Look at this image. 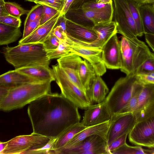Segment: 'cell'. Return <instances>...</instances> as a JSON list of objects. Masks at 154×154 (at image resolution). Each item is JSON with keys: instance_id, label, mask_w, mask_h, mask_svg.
<instances>
[{"instance_id": "1", "label": "cell", "mask_w": 154, "mask_h": 154, "mask_svg": "<svg viewBox=\"0 0 154 154\" xmlns=\"http://www.w3.org/2000/svg\"><path fill=\"white\" fill-rule=\"evenodd\" d=\"M27 113L32 133L57 138L66 129L80 122L78 107L61 94L50 93L29 104Z\"/></svg>"}, {"instance_id": "2", "label": "cell", "mask_w": 154, "mask_h": 154, "mask_svg": "<svg viewBox=\"0 0 154 154\" xmlns=\"http://www.w3.org/2000/svg\"><path fill=\"white\" fill-rule=\"evenodd\" d=\"M50 81H40L21 85L10 88L0 99V109L5 112L20 109L51 93Z\"/></svg>"}, {"instance_id": "3", "label": "cell", "mask_w": 154, "mask_h": 154, "mask_svg": "<svg viewBox=\"0 0 154 154\" xmlns=\"http://www.w3.org/2000/svg\"><path fill=\"white\" fill-rule=\"evenodd\" d=\"M2 53L6 61L15 69L33 65L49 67L50 60L42 44L7 46L3 48Z\"/></svg>"}, {"instance_id": "4", "label": "cell", "mask_w": 154, "mask_h": 154, "mask_svg": "<svg viewBox=\"0 0 154 154\" xmlns=\"http://www.w3.org/2000/svg\"><path fill=\"white\" fill-rule=\"evenodd\" d=\"M121 71L126 74H135L151 52L148 46L138 39L131 40L122 36L119 41Z\"/></svg>"}, {"instance_id": "5", "label": "cell", "mask_w": 154, "mask_h": 154, "mask_svg": "<svg viewBox=\"0 0 154 154\" xmlns=\"http://www.w3.org/2000/svg\"><path fill=\"white\" fill-rule=\"evenodd\" d=\"M135 74L119 78L106 97L105 100L112 116L119 113L130 100L136 81Z\"/></svg>"}, {"instance_id": "6", "label": "cell", "mask_w": 154, "mask_h": 154, "mask_svg": "<svg viewBox=\"0 0 154 154\" xmlns=\"http://www.w3.org/2000/svg\"><path fill=\"white\" fill-rule=\"evenodd\" d=\"M56 81L61 94L74 104L78 108L86 109L92 105L86 93L77 86L57 64L52 66Z\"/></svg>"}, {"instance_id": "7", "label": "cell", "mask_w": 154, "mask_h": 154, "mask_svg": "<svg viewBox=\"0 0 154 154\" xmlns=\"http://www.w3.org/2000/svg\"><path fill=\"white\" fill-rule=\"evenodd\" d=\"M112 5L99 10H87L81 8L69 10L65 14L66 18L85 26L92 28L95 25L112 21Z\"/></svg>"}, {"instance_id": "8", "label": "cell", "mask_w": 154, "mask_h": 154, "mask_svg": "<svg viewBox=\"0 0 154 154\" xmlns=\"http://www.w3.org/2000/svg\"><path fill=\"white\" fill-rule=\"evenodd\" d=\"M117 33L131 40L138 39V33L128 0H113Z\"/></svg>"}, {"instance_id": "9", "label": "cell", "mask_w": 154, "mask_h": 154, "mask_svg": "<svg viewBox=\"0 0 154 154\" xmlns=\"http://www.w3.org/2000/svg\"><path fill=\"white\" fill-rule=\"evenodd\" d=\"M51 139L33 133L19 135L7 141L0 154H24L28 150L44 146Z\"/></svg>"}, {"instance_id": "10", "label": "cell", "mask_w": 154, "mask_h": 154, "mask_svg": "<svg viewBox=\"0 0 154 154\" xmlns=\"http://www.w3.org/2000/svg\"><path fill=\"white\" fill-rule=\"evenodd\" d=\"M106 140L97 135L88 137L76 145L54 152L55 154H108Z\"/></svg>"}, {"instance_id": "11", "label": "cell", "mask_w": 154, "mask_h": 154, "mask_svg": "<svg viewBox=\"0 0 154 154\" xmlns=\"http://www.w3.org/2000/svg\"><path fill=\"white\" fill-rule=\"evenodd\" d=\"M132 113L136 123L154 117V85L143 84Z\"/></svg>"}, {"instance_id": "12", "label": "cell", "mask_w": 154, "mask_h": 154, "mask_svg": "<svg viewBox=\"0 0 154 154\" xmlns=\"http://www.w3.org/2000/svg\"><path fill=\"white\" fill-rule=\"evenodd\" d=\"M128 135L131 143L154 148V117L136 123Z\"/></svg>"}, {"instance_id": "13", "label": "cell", "mask_w": 154, "mask_h": 154, "mask_svg": "<svg viewBox=\"0 0 154 154\" xmlns=\"http://www.w3.org/2000/svg\"><path fill=\"white\" fill-rule=\"evenodd\" d=\"M66 41L71 52H74L88 61L92 66L97 75L102 76L106 71L103 62L101 49L87 47L72 42L68 37Z\"/></svg>"}, {"instance_id": "14", "label": "cell", "mask_w": 154, "mask_h": 154, "mask_svg": "<svg viewBox=\"0 0 154 154\" xmlns=\"http://www.w3.org/2000/svg\"><path fill=\"white\" fill-rule=\"evenodd\" d=\"M132 113L117 114L112 116L107 136V145L117 138L128 134L136 124Z\"/></svg>"}, {"instance_id": "15", "label": "cell", "mask_w": 154, "mask_h": 154, "mask_svg": "<svg viewBox=\"0 0 154 154\" xmlns=\"http://www.w3.org/2000/svg\"><path fill=\"white\" fill-rule=\"evenodd\" d=\"M111 117L105 99L102 102L92 105L86 109L81 122L84 126L89 127L109 121Z\"/></svg>"}, {"instance_id": "16", "label": "cell", "mask_w": 154, "mask_h": 154, "mask_svg": "<svg viewBox=\"0 0 154 154\" xmlns=\"http://www.w3.org/2000/svg\"><path fill=\"white\" fill-rule=\"evenodd\" d=\"M117 34L112 36L102 48L103 62L109 69H120L121 66L119 41Z\"/></svg>"}, {"instance_id": "17", "label": "cell", "mask_w": 154, "mask_h": 154, "mask_svg": "<svg viewBox=\"0 0 154 154\" xmlns=\"http://www.w3.org/2000/svg\"><path fill=\"white\" fill-rule=\"evenodd\" d=\"M82 60L79 56L70 52L58 59L57 61V64L70 80L79 88L85 92L80 82L78 75L79 66Z\"/></svg>"}, {"instance_id": "18", "label": "cell", "mask_w": 154, "mask_h": 154, "mask_svg": "<svg viewBox=\"0 0 154 154\" xmlns=\"http://www.w3.org/2000/svg\"><path fill=\"white\" fill-rule=\"evenodd\" d=\"M66 32L67 37L74 42L90 43L96 40L98 37L93 28L85 26L67 19Z\"/></svg>"}, {"instance_id": "19", "label": "cell", "mask_w": 154, "mask_h": 154, "mask_svg": "<svg viewBox=\"0 0 154 154\" xmlns=\"http://www.w3.org/2000/svg\"><path fill=\"white\" fill-rule=\"evenodd\" d=\"M93 29L97 35L96 40L90 43L78 42L75 43L87 47L102 49L111 37L117 33L116 23L115 21H112L96 25Z\"/></svg>"}, {"instance_id": "20", "label": "cell", "mask_w": 154, "mask_h": 154, "mask_svg": "<svg viewBox=\"0 0 154 154\" xmlns=\"http://www.w3.org/2000/svg\"><path fill=\"white\" fill-rule=\"evenodd\" d=\"M60 15L58 13L50 20L40 25L32 33L19 41L18 44L43 43L55 27Z\"/></svg>"}, {"instance_id": "21", "label": "cell", "mask_w": 154, "mask_h": 154, "mask_svg": "<svg viewBox=\"0 0 154 154\" xmlns=\"http://www.w3.org/2000/svg\"><path fill=\"white\" fill-rule=\"evenodd\" d=\"M110 120L96 125L87 127L76 134L64 147L56 150L71 147L78 144L86 138L94 135H99L106 140L107 133L110 126Z\"/></svg>"}, {"instance_id": "22", "label": "cell", "mask_w": 154, "mask_h": 154, "mask_svg": "<svg viewBox=\"0 0 154 154\" xmlns=\"http://www.w3.org/2000/svg\"><path fill=\"white\" fill-rule=\"evenodd\" d=\"M40 81L15 69L9 71L0 76V86L9 88L24 84Z\"/></svg>"}, {"instance_id": "23", "label": "cell", "mask_w": 154, "mask_h": 154, "mask_svg": "<svg viewBox=\"0 0 154 154\" xmlns=\"http://www.w3.org/2000/svg\"><path fill=\"white\" fill-rule=\"evenodd\" d=\"M15 69L41 81L52 82L56 80L54 72L49 67L33 65Z\"/></svg>"}, {"instance_id": "24", "label": "cell", "mask_w": 154, "mask_h": 154, "mask_svg": "<svg viewBox=\"0 0 154 154\" xmlns=\"http://www.w3.org/2000/svg\"><path fill=\"white\" fill-rule=\"evenodd\" d=\"M108 87L100 76L97 75L90 86V97L92 103H100L104 101L109 92Z\"/></svg>"}, {"instance_id": "25", "label": "cell", "mask_w": 154, "mask_h": 154, "mask_svg": "<svg viewBox=\"0 0 154 154\" xmlns=\"http://www.w3.org/2000/svg\"><path fill=\"white\" fill-rule=\"evenodd\" d=\"M78 75L80 82L90 100L89 94L90 85L97 74L92 65L87 60L84 59L80 63Z\"/></svg>"}, {"instance_id": "26", "label": "cell", "mask_w": 154, "mask_h": 154, "mask_svg": "<svg viewBox=\"0 0 154 154\" xmlns=\"http://www.w3.org/2000/svg\"><path fill=\"white\" fill-rule=\"evenodd\" d=\"M139 8L144 34L154 35V8L152 4L139 3Z\"/></svg>"}, {"instance_id": "27", "label": "cell", "mask_w": 154, "mask_h": 154, "mask_svg": "<svg viewBox=\"0 0 154 154\" xmlns=\"http://www.w3.org/2000/svg\"><path fill=\"white\" fill-rule=\"evenodd\" d=\"M87 127L84 126L81 122H79L66 129L57 138L53 146L54 154V151L64 147L76 134Z\"/></svg>"}, {"instance_id": "28", "label": "cell", "mask_w": 154, "mask_h": 154, "mask_svg": "<svg viewBox=\"0 0 154 154\" xmlns=\"http://www.w3.org/2000/svg\"><path fill=\"white\" fill-rule=\"evenodd\" d=\"M20 27L0 23V45H8L15 42L21 36Z\"/></svg>"}, {"instance_id": "29", "label": "cell", "mask_w": 154, "mask_h": 154, "mask_svg": "<svg viewBox=\"0 0 154 154\" xmlns=\"http://www.w3.org/2000/svg\"><path fill=\"white\" fill-rule=\"evenodd\" d=\"M143 84L138 81L136 79L134 85L132 96L130 100L126 105L118 114L132 113L137 105L139 96Z\"/></svg>"}, {"instance_id": "30", "label": "cell", "mask_w": 154, "mask_h": 154, "mask_svg": "<svg viewBox=\"0 0 154 154\" xmlns=\"http://www.w3.org/2000/svg\"><path fill=\"white\" fill-rule=\"evenodd\" d=\"M128 5L136 26L138 35L141 37L144 34L142 19L139 10V3L133 0H128Z\"/></svg>"}, {"instance_id": "31", "label": "cell", "mask_w": 154, "mask_h": 154, "mask_svg": "<svg viewBox=\"0 0 154 154\" xmlns=\"http://www.w3.org/2000/svg\"><path fill=\"white\" fill-rule=\"evenodd\" d=\"M66 40L60 41L56 49L46 51L47 57L50 60L58 59L71 52L69 45Z\"/></svg>"}, {"instance_id": "32", "label": "cell", "mask_w": 154, "mask_h": 154, "mask_svg": "<svg viewBox=\"0 0 154 154\" xmlns=\"http://www.w3.org/2000/svg\"><path fill=\"white\" fill-rule=\"evenodd\" d=\"M148 154L147 149L141 146H130L125 143L117 149L112 152L111 154Z\"/></svg>"}, {"instance_id": "33", "label": "cell", "mask_w": 154, "mask_h": 154, "mask_svg": "<svg viewBox=\"0 0 154 154\" xmlns=\"http://www.w3.org/2000/svg\"><path fill=\"white\" fill-rule=\"evenodd\" d=\"M5 6L10 15L18 18H20L22 15L27 14L29 11L14 2H5Z\"/></svg>"}, {"instance_id": "34", "label": "cell", "mask_w": 154, "mask_h": 154, "mask_svg": "<svg viewBox=\"0 0 154 154\" xmlns=\"http://www.w3.org/2000/svg\"><path fill=\"white\" fill-rule=\"evenodd\" d=\"M43 10V6L41 4L33 7L27 14L24 23V26H26L31 21L41 19Z\"/></svg>"}, {"instance_id": "35", "label": "cell", "mask_w": 154, "mask_h": 154, "mask_svg": "<svg viewBox=\"0 0 154 154\" xmlns=\"http://www.w3.org/2000/svg\"><path fill=\"white\" fill-rule=\"evenodd\" d=\"M56 139L57 138H51L44 146L28 150L24 154H54L53 146Z\"/></svg>"}, {"instance_id": "36", "label": "cell", "mask_w": 154, "mask_h": 154, "mask_svg": "<svg viewBox=\"0 0 154 154\" xmlns=\"http://www.w3.org/2000/svg\"><path fill=\"white\" fill-rule=\"evenodd\" d=\"M65 2V0H37L34 3L49 6L60 12L63 8Z\"/></svg>"}, {"instance_id": "37", "label": "cell", "mask_w": 154, "mask_h": 154, "mask_svg": "<svg viewBox=\"0 0 154 154\" xmlns=\"http://www.w3.org/2000/svg\"><path fill=\"white\" fill-rule=\"evenodd\" d=\"M60 42V41L54 35L52 30L43 44L45 50L47 51L56 49Z\"/></svg>"}, {"instance_id": "38", "label": "cell", "mask_w": 154, "mask_h": 154, "mask_svg": "<svg viewBox=\"0 0 154 154\" xmlns=\"http://www.w3.org/2000/svg\"><path fill=\"white\" fill-rule=\"evenodd\" d=\"M43 12L40 19V25L47 22L60 12L49 6L43 5Z\"/></svg>"}, {"instance_id": "39", "label": "cell", "mask_w": 154, "mask_h": 154, "mask_svg": "<svg viewBox=\"0 0 154 154\" xmlns=\"http://www.w3.org/2000/svg\"><path fill=\"white\" fill-rule=\"evenodd\" d=\"M135 76L138 81L143 84L154 85V72H138Z\"/></svg>"}, {"instance_id": "40", "label": "cell", "mask_w": 154, "mask_h": 154, "mask_svg": "<svg viewBox=\"0 0 154 154\" xmlns=\"http://www.w3.org/2000/svg\"><path fill=\"white\" fill-rule=\"evenodd\" d=\"M140 72H154V53L151 52L149 56L139 67L137 73Z\"/></svg>"}, {"instance_id": "41", "label": "cell", "mask_w": 154, "mask_h": 154, "mask_svg": "<svg viewBox=\"0 0 154 154\" xmlns=\"http://www.w3.org/2000/svg\"><path fill=\"white\" fill-rule=\"evenodd\" d=\"M128 134H125L113 140L107 145L106 150L108 154H111L112 152L117 149L126 143V140Z\"/></svg>"}, {"instance_id": "42", "label": "cell", "mask_w": 154, "mask_h": 154, "mask_svg": "<svg viewBox=\"0 0 154 154\" xmlns=\"http://www.w3.org/2000/svg\"><path fill=\"white\" fill-rule=\"evenodd\" d=\"M0 23L16 27H20L21 21L18 18L10 15L0 16Z\"/></svg>"}, {"instance_id": "43", "label": "cell", "mask_w": 154, "mask_h": 154, "mask_svg": "<svg viewBox=\"0 0 154 154\" xmlns=\"http://www.w3.org/2000/svg\"><path fill=\"white\" fill-rule=\"evenodd\" d=\"M112 5V3L102 4L92 2L84 4L81 8L87 10H103Z\"/></svg>"}, {"instance_id": "44", "label": "cell", "mask_w": 154, "mask_h": 154, "mask_svg": "<svg viewBox=\"0 0 154 154\" xmlns=\"http://www.w3.org/2000/svg\"><path fill=\"white\" fill-rule=\"evenodd\" d=\"M40 19H38L29 22L24 26L23 36L21 39L26 38L32 33L40 25Z\"/></svg>"}, {"instance_id": "45", "label": "cell", "mask_w": 154, "mask_h": 154, "mask_svg": "<svg viewBox=\"0 0 154 154\" xmlns=\"http://www.w3.org/2000/svg\"><path fill=\"white\" fill-rule=\"evenodd\" d=\"M54 35L56 36L60 41H65L67 37L66 33L59 26H56L53 30Z\"/></svg>"}, {"instance_id": "46", "label": "cell", "mask_w": 154, "mask_h": 154, "mask_svg": "<svg viewBox=\"0 0 154 154\" xmlns=\"http://www.w3.org/2000/svg\"><path fill=\"white\" fill-rule=\"evenodd\" d=\"M97 1V0H74L69 10L80 8L85 4L92 2H96Z\"/></svg>"}, {"instance_id": "47", "label": "cell", "mask_w": 154, "mask_h": 154, "mask_svg": "<svg viewBox=\"0 0 154 154\" xmlns=\"http://www.w3.org/2000/svg\"><path fill=\"white\" fill-rule=\"evenodd\" d=\"M66 20L65 14L60 15L55 26H60L66 33Z\"/></svg>"}, {"instance_id": "48", "label": "cell", "mask_w": 154, "mask_h": 154, "mask_svg": "<svg viewBox=\"0 0 154 154\" xmlns=\"http://www.w3.org/2000/svg\"><path fill=\"white\" fill-rule=\"evenodd\" d=\"M144 35L146 43L154 52V35L145 34Z\"/></svg>"}, {"instance_id": "49", "label": "cell", "mask_w": 154, "mask_h": 154, "mask_svg": "<svg viewBox=\"0 0 154 154\" xmlns=\"http://www.w3.org/2000/svg\"><path fill=\"white\" fill-rule=\"evenodd\" d=\"M5 1L0 0V16L9 15L5 6Z\"/></svg>"}, {"instance_id": "50", "label": "cell", "mask_w": 154, "mask_h": 154, "mask_svg": "<svg viewBox=\"0 0 154 154\" xmlns=\"http://www.w3.org/2000/svg\"><path fill=\"white\" fill-rule=\"evenodd\" d=\"M74 0H65L63 8L60 12V15L65 14L69 10Z\"/></svg>"}, {"instance_id": "51", "label": "cell", "mask_w": 154, "mask_h": 154, "mask_svg": "<svg viewBox=\"0 0 154 154\" xmlns=\"http://www.w3.org/2000/svg\"><path fill=\"white\" fill-rule=\"evenodd\" d=\"M140 3L154 4V0H133Z\"/></svg>"}, {"instance_id": "52", "label": "cell", "mask_w": 154, "mask_h": 154, "mask_svg": "<svg viewBox=\"0 0 154 154\" xmlns=\"http://www.w3.org/2000/svg\"><path fill=\"white\" fill-rule=\"evenodd\" d=\"M96 2L105 4L112 3V0H97Z\"/></svg>"}, {"instance_id": "53", "label": "cell", "mask_w": 154, "mask_h": 154, "mask_svg": "<svg viewBox=\"0 0 154 154\" xmlns=\"http://www.w3.org/2000/svg\"><path fill=\"white\" fill-rule=\"evenodd\" d=\"M7 143V142H2L0 141V154L3 150Z\"/></svg>"}, {"instance_id": "54", "label": "cell", "mask_w": 154, "mask_h": 154, "mask_svg": "<svg viewBox=\"0 0 154 154\" xmlns=\"http://www.w3.org/2000/svg\"><path fill=\"white\" fill-rule=\"evenodd\" d=\"M26 1L32 2H34L36 1L37 0H25Z\"/></svg>"}, {"instance_id": "55", "label": "cell", "mask_w": 154, "mask_h": 154, "mask_svg": "<svg viewBox=\"0 0 154 154\" xmlns=\"http://www.w3.org/2000/svg\"><path fill=\"white\" fill-rule=\"evenodd\" d=\"M152 5L153 6V7H154V4H152Z\"/></svg>"}, {"instance_id": "56", "label": "cell", "mask_w": 154, "mask_h": 154, "mask_svg": "<svg viewBox=\"0 0 154 154\" xmlns=\"http://www.w3.org/2000/svg\"><path fill=\"white\" fill-rule=\"evenodd\" d=\"M3 0V1H5V0Z\"/></svg>"}]
</instances>
